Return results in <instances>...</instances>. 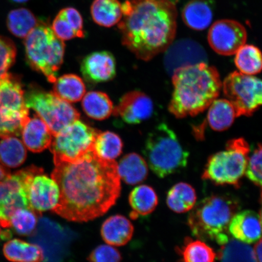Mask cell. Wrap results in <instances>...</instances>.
<instances>
[{
    "mask_svg": "<svg viewBox=\"0 0 262 262\" xmlns=\"http://www.w3.org/2000/svg\"><path fill=\"white\" fill-rule=\"evenodd\" d=\"M21 134L25 146L35 153L48 148L53 137L47 124L37 115L29 118Z\"/></svg>",
    "mask_w": 262,
    "mask_h": 262,
    "instance_id": "e0dca14e",
    "label": "cell"
},
{
    "mask_svg": "<svg viewBox=\"0 0 262 262\" xmlns=\"http://www.w3.org/2000/svg\"><path fill=\"white\" fill-rule=\"evenodd\" d=\"M229 234L235 239L250 244L261 238V215L256 212L245 210L237 212L229 225Z\"/></svg>",
    "mask_w": 262,
    "mask_h": 262,
    "instance_id": "2e32d148",
    "label": "cell"
},
{
    "mask_svg": "<svg viewBox=\"0 0 262 262\" xmlns=\"http://www.w3.org/2000/svg\"><path fill=\"white\" fill-rule=\"evenodd\" d=\"M129 202L133 209L130 216L134 219L149 215L155 211L158 205V196L150 186L139 185L130 193Z\"/></svg>",
    "mask_w": 262,
    "mask_h": 262,
    "instance_id": "7402d4cb",
    "label": "cell"
},
{
    "mask_svg": "<svg viewBox=\"0 0 262 262\" xmlns=\"http://www.w3.org/2000/svg\"><path fill=\"white\" fill-rule=\"evenodd\" d=\"M3 254L12 262H41L45 259L44 252L40 246L17 238L4 245Z\"/></svg>",
    "mask_w": 262,
    "mask_h": 262,
    "instance_id": "44dd1931",
    "label": "cell"
},
{
    "mask_svg": "<svg viewBox=\"0 0 262 262\" xmlns=\"http://www.w3.org/2000/svg\"><path fill=\"white\" fill-rule=\"evenodd\" d=\"M247 40L244 25L233 19H221L209 29L208 41L216 53L225 56L234 55Z\"/></svg>",
    "mask_w": 262,
    "mask_h": 262,
    "instance_id": "4fadbf2b",
    "label": "cell"
},
{
    "mask_svg": "<svg viewBox=\"0 0 262 262\" xmlns=\"http://www.w3.org/2000/svg\"><path fill=\"white\" fill-rule=\"evenodd\" d=\"M250 147L243 138L228 141L226 149L209 157L202 179L217 185L239 188L245 175Z\"/></svg>",
    "mask_w": 262,
    "mask_h": 262,
    "instance_id": "52a82bcc",
    "label": "cell"
},
{
    "mask_svg": "<svg viewBox=\"0 0 262 262\" xmlns=\"http://www.w3.org/2000/svg\"><path fill=\"white\" fill-rule=\"evenodd\" d=\"M99 133L79 119L65 127L53 136L49 147L54 164L82 161L93 151L94 141Z\"/></svg>",
    "mask_w": 262,
    "mask_h": 262,
    "instance_id": "ba28073f",
    "label": "cell"
},
{
    "mask_svg": "<svg viewBox=\"0 0 262 262\" xmlns=\"http://www.w3.org/2000/svg\"><path fill=\"white\" fill-rule=\"evenodd\" d=\"M81 71L84 79L90 83L109 81L116 75V59L110 52H93L83 59Z\"/></svg>",
    "mask_w": 262,
    "mask_h": 262,
    "instance_id": "9a60e30c",
    "label": "cell"
},
{
    "mask_svg": "<svg viewBox=\"0 0 262 262\" xmlns=\"http://www.w3.org/2000/svg\"><path fill=\"white\" fill-rule=\"evenodd\" d=\"M181 262H214L217 254L201 240L186 238L181 247L178 248Z\"/></svg>",
    "mask_w": 262,
    "mask_h": 262,
    "instance_id": "f1b7e54d",
    "label": "cell"
},
{
    "mask_svg": "<svg viewBox=\"0 0 262 262\" xmlns=\"http://www.w3.org/2000/svg\"><path fill=\"white\" fill-rule=\"evenodd\" d=\"M25 39L26 57L29 64L54 83L63 61L64 41L55 34L51 26L42 21H38Z\"/></svg>",
    "mask_w": 262,
    "mask_h": 262,
    "instance_id": "8992f818",
    "label": "cell"
},
{
    "mask_svg": "<svg viewBox=\"0 0 262 262\" xmlns=\"http://www.w3.org/2000/svg\"><path fill=\"white\" fill-rule=\"evenodd\" d=\"M41 213L31 209L21 208L16 210L10 218V228L15 233L26 236L34 234Z\"/></svg>",
    "mask_w": 262,
    "mask_h": 262,
    "instance_id": "836d02e7",
    "label": "cell"
},
{
    "mask_svg": "<svg viewBox=\"0 0 262 262\" xmlns=\"http://www.w3.org/2000/svg\"><path fill=\"white\" fill-rule=\"evenodd\" d=\"M117 165L120 179L127 185L139 184L148 175V165L145 159L138 154L130 153L124 156Z\"/></svg>",
    "mask_w": 262,
    "mask_h": 262,
    "instance_id": "ffe728a7",
    "label": "cell"
},
{
    "mask_svg": "<svg viewBox=\"0 0 262 262\" xmlns=\"http://www.w3.org/2000/svg\"><path fill=\"white\" fill-rule=\"evenodd\" d=\"M234 62L242 74L254 75L261 71V54L260 49L252 45H244L235 54Z\"/></svg>",
    "mask_w": 262,
    "mask_h": 262,
    "instance_id": "4dcf8cb0",
    "label": "cell"
},
{
    "mask_svg": "<svg viewBox=\"0 0 262 262\" xmlns=\"http://www.w3.org/2000/svg\"><path fill=\"white\" fill-rule=\"evenodd\" d=\"M91 14L98 25L113 27L119 24L122 18V4L119 0H94L91 5Z\"/></svg>",
    "mask_w": 262,
    "mask_h": 262,
    "instance_id": "603a6c76",
    "label": "cell"
},
{
    "mask_svg": "<svg viewBox=\"0 0 262 262\" xmlns=\"http://www.w3.org/2000/svg\"><path fill=\"white\" fill-rule=\"evenodd\" d=\"M123 142L120 137L112 132L99 133L95 139L93 152L97 157L106 160H115L122 153Z\"/></svg>",
    "mask_w": 262,
    "mask_h": 262,
    "instance_id": "1f68e13d",
    "label": "cell"
},
{
    "mask_svg": "<svg viewBox=\"0 0 262 262\" xmlns=\"http://www.w3.org/2000/svg\"><path fill=\"white\" fill-rule=\"evenodd\" d=\"M261 146L258 144L257 148L249 156L245 174L255 185H261Z\"/></svg>",
    "mask_w": 262,
    "mask_h": 262,
    "instance_id": "d590c367",
    "label": "cell"
},
{
    "mask_svg": "<svg viewBox=\"0 0 262 262\" xmlns=\"http://www.w3.org/2000/svg\"><path fill=\"white\" fill-rule=\"evenodd\" d=\"M90 262H120V251L110 245H101L95 248L88 258Z\"/></svg>",
    "mask_w": 262,
    "mask_h": 262,
    "instance_id": "8d00e7d4",
    "label": "cell"
},
{
    "mask_svg": "<svg viewBox=\"0 0 262 262\" xmlns=\"http://www.w3.org/2000/svg\"><path fill=\"white\" fill-rule=\"evenodd\" d=\"M169 112L178 119L194 117L217 99L222 88L217 69L205 62L178 68L172 75Z\"/></svg>",
    "mask_w": 262,
    "mask_h": 262,
    "instance_id": "3957f363",
    "label": "cell"
},
{
    "mask_svg": "<svg viewBox=\"0 0 262 262\" xmlns=\"http://www.w3.org/2000/svg\"><path fill=\"white\" fill-rule=\"evenodd\" d=\"M51 178L60 189L53 211L70 222H86L100 217L120 195L117 163L101 159L93 151L78 163H55Z\"/></svg>",
    "mask_w": 262,
    "mask_h": 262,
    "instance_id": "6da1fadb",
    "label": "cell"
},
{
    "mask_svg": "<svg viewBox=\"0 0 262 262\" xmlns=\"http://www.w3.org/2000/svg\"><path fill=\"white\" fill-rule=\"evenodd\" d=\"M12 1L15 3H22L28 2V0H12Z\"/></svg>",
    "mask_w": 262,
    "mask_h": 262,
    "instance_id": "60d3db41",
    "label": "cell"
},
{
    "mask_svg": "<svg viewBox=\"0 0 262 262\" xmlns=\"http://www.w3.org/2000/svg\"><path fill=\"white\" fill-rule=\"evenodd\" d=\"M26 106L34 110L54 136L61 129L79 119V113L70 103L54 93L33 86L25 93Z\"/></svg>",
    "mask_w": 262,
    "mask_h": 262,
    "instance_id": "30bf717a",
    "label": "cell"
},
{
    "mask_svg": "<svg viewBox=\"0 0 262 262\" xmlns=\"http://www.w3.org/2000/svg\"><path fill=\"white\" fill-rule=\"evenodd\" d=\"M240 208V202L233 195H212L191 209L188 224L192 234L199 240L223 245L230 239L229 225Z\"/></svg>",
    "mask_w": 262,
    "mask_h": 262,
    "instance_id": "277c9868",
    "label": "cell"
},
{
    "mask_svg": "<svg viewBox=\"0 0 262 262\" xmlns=\"http://www.w3.org/2000/svg\"><path fill=\"white\" fill-rule=\"evenodd\" d=\"M222 246L218 254L221 262H257L253 248L247 244L234 238Z\"/></svg>",
    "mask_w": 262,
    "mask_h": 262,
    "instance_id": "d6a6232c",
    "label": "cell"
},
{
    "mask_svg": "<svg viewBox=\"0 0 262 262\" xmlns=\"http://www.w3.org/2000/svg\"><path fill=\"white\" fill-rule=\"evenodd\" d=\"M261 238L256 242L254 248L253 252L255 259L257 262H261Z\"/></svg>",
    "mask_w": 262,
    "mask_h": 262,
    "instance_id": "ab89813d",
    "label": "cell"
},
{
    "mask_svg": "<svg viewBox=\"0 0 262 262\" xmlns=\"http://www.w3.org/2000/svg\"><path fill=\"white\" fill-rule=\"evenodd\" d=\"M27 151L24 143L15 136L0 140V163L8 168H16L24 163Z\"/></svg>",
    "mask_w": 262,
    "mask_h": 262,
    "instance_id": "484cf974",
    "label": "cell"
},
{
    "mask_svg": "<svg viewBox=\"0 0 262 262\" xmlns=\"http://www.w3.org/2000/svg\"><path fill=\"white\" fill-rule=\"evenodd\" d=\"M154 113V104L146 94L139 91L129 92L121 98L114 108L115 116L124 123L137 124L148 120Z\"/></svg>",
    "mask_w": 262,
    "mask_h": 262,
    "instance_id": "5bb4252c",
    "label": "cell"
},
{
    "mask_svg": "<svg viewBox=\"0 0 262 262\" xmlns=\"http://www.w3.org/2000/svg\"><path fill=\"white\" fill-rule=\"evenodd\" d=\"M38 20L28 9L13 10L8 15L6 24L10 32L15 37L25 38L38 24Z\"/></svg>",
    "mask_w": 262,
    "mask_h": 262,
    "instance_id": "f546056e",
    "label": "cell"
},
{
    "mask_svg": "<svg viewBox=\"0 0 262 262\" xmlns=\"http://www.w3.org/2000/svg\"><path fill=\"white\" fill-rule=\"evenodd\" d=\"M1 234H2V229H1V227H0V238H1Z\"/></svg>",
    "mask_w": 262,
    "mask_h": 262,
    "instance_id": "b9f144b4",
    "label": "cell"
},
{
    "mask_svg": "<svg viewBox=\"0 0 262 262\" xmlns=\"http://www.w3.org/2000/svg\"><path fill=\"white\" fill-rule=\"evenodd\" d=\"M226 98L233 106L237 117H250L260 107L262 102V84L254 75L234 72L222 83Z\"/></svg>",
    "mask_w": 262,
    "mask_h": 262,
    "instance_id": "8fae6325",
    "label": "cell"
},
{
    "mask_svg": "<svg viewBox=\"0 0 262 262\" xmlns=\"http://www.w3.org/2000/svg\"><path fill=\"white\" fill-rule=\"evenodd\" d=\"M134 234V227L128 219L115 215L106 219L101 228V235L108 245L120 247L128 243Z\"/></svg>",
    "mask_w": 262,
    "mask_h": 262,
    "instance_id": "ac0fdd59",
    "label": "cell"
},
{
    "mask_svg": "<svg viewBox=\"0 0 262 262\" xmlns=\"http://www.w3.org/2000/svg\"><path fill=\"white\" fill-rule=\"evenodd\" d=\"M122 8V43L137 58L150 60L172 43L178 14L172 0H127Z\"/></svg>",
    "mask_w": 262,
    "mask_h": 262,
    "instance_id": "7a4b0ae2",
    "label": "cell"
},
{
    "mask_svg": "<svg viewBox=\"0 0 262 262\" xmlns=\"http://www.w3.org/2000/svg\"><path fill=\"white\" fill-rule=\"evenodd\" d=\"M196 201V194L194 188L183 182L173 186L166 196L167 205L178 214L191 211Z\"/></svg>",
    "mask_w": 262,
    "mask_h": 262,
    "instance_id": "d4e9b609",
    "label": "cell"
},
{
    "mask_svg": "<svg viewBox=\"0 0 262 262\" xmlns=\"http://www.w3.org/2000/svg\"><path fill=\"white\" fill-rule=\"evenodd\" d=\"M51 28L55 34L61 40H70L77 38L76 32L60 12L55 16Z\"/></svg>",
    "mask_w": 262,
    "mask_h": 262,
    "instance_id": "74e56055",
    "label": "cell"
},
{
    "mask_svg": "<svg viewBox=\"0 0 262 262\" xmlns=\"http://www.w3.org/2000/svg\"><path fill=\"white\" fill-rule=\"evenodd\" d=\"M213 15L212 6L209 0H191L182 13L183 22L195 31L207 29L211 24Z\"/></svg>",
    "mask_w": 262,
    "mask_h": 262,
    "instance_id": "d6986e66",
    "label": "cell"
},
{
    "mask_svg": "<svg viewBox=\"0 0 262 262\" xmlns=\"http://www.w3.org/2000/svg\"><path fill=\"white\" fill-rule=\"evenodd\" d=\"M82 107L88 116L97 120H103L113 113L112 101L105 93L91 91L84 95Z\"/></svg>",
    "mask_w": 262,
    "mask_h": 262,
    "instance_id": "83f0119b",
    "label": "cell"
},
{
    "mask_svg": "<svg viewBox=\"0 0 262 262\" xmlns=\"http://www.w3.org/2000/svg\"><path fill=\"white\" fill-rule=\"evenodd\" d=\"M143 154L147 165L160 178L185 168L189 155L174 131L165 123L158 124L148 134Z\"/></svg>",
    "mask_w": 262,
    "mask_h": 262,
    "instance_id": "5b68a950",
    "label": "cell"
},
{
    "mask_svg": "<svg viewBox=\"0 0 262 262\" xmlns=\"http://www.w3.org/2000/svg\"><path fill=\"white\" fill-rule=\"evenodd\" d=\"M59 12L64 16L72 28L74 29L76 32L77 37L84 38L85 34L83 19L78 10L74 8L69 7L61 9Z\"/></svg>",
    "mask_w": 262,
    "mask_h": 262,
    "instance_id": "f35d334b",
    "label": "cell"
},
{
    "mask_svg": "<svg viewBox=\"0 0 262 262\" xmlns=\"http://www.w3.org/2000/svg\"><path fill=\"white\" fill-rule=\"evenodd\" d=\"M53 90V93L61 99L68 103H75L83 98L86 87L80 77L74 74H67L57 78Z\"/></svg>",
    "mask_w": 262,
    "mask_h": 262,
    "instance_id": "4316f807",
    "label": "cell"
},
{
    "mask_svg": "<svg viewBox=\"0 0 262 262\" xmlns=\"http://www.w3.org/2000/svg\"><path fill=\"white\" fill-rule=\"evenodd\" d=\"M31 208L39 213L54 210L60 199V189L43 169L32 165L19 171Z\"/></svg>",
    "mask_w": 262,
    "mask_h": 262,
    "instance_id": "7c38bea8",
    "label": "cell"
},
{
    "mask_svg": "<svg viewBox=\"0 0 262 262\" xmlns=\"http://www.w3.org/2000/svg\"><path fill=\"white\" fill-rule=\"evenodd\" d=\"M16 48L14 42L7 37L0 36V79L8 74L15 63Z\"/></svg>",
    "mask_w": 262,
    "mask_h": 262,
    "instance_id": "e575fe53",
    "label": "cell"
},
{
    "mask_svg": "<svg viewBox=\"0 0 262 262\" xmlns=\"http://www.w3.org/2000/svg\"><path fill=\"white\" fill-rule=\"evenodd\" d=\"M207 123L212 130L222 132L233 124L237 117L233 106L227 99H216L209 106Z\"/></svg>",
    "mask_w": 262,
    "mask_h": 262,
    "instance_id": "cb8c5ba5",
    "label": "cell"
},
{
    "mask_svg": "<svg viewBox=\"0 0 262 262\" xmlns=\"http://www.w3.org/2000/svg\"><path fill=\"white\" fill-rule=\"evenodd\" d=\"M25 91L18 78L8 74L0 79V138L20 135L29 119Z\"/></svg>",
    "mask_w": 262,
    "mask_h": 262,
    "instance_id": "9c48e42d",
    "label": "cell"
}]
</instances>
